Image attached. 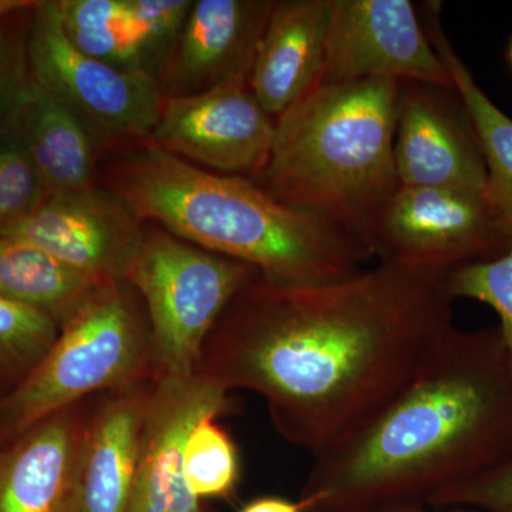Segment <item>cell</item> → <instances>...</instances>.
I'll list each match as a JSON object with an SVG mask.
<instances>
[{
  "instance_id": "cell-26",
  "label": "cell",
  "mask_w": 512,
  "mask_h": 512,
  "mask_svg": "<svg viewBox=\"0 0 512 512\" xmlns=\"http://www.w3.org/2000/svg\"><path fill=\"white\" fill-rule=\"evenodd\" d=\"M29 12L0 23V126L15 113L29 80V20L23 25L22 19Z\"/></svg>"
},
{
  "instance_id": "cell-9",
  "label": "cell",
  "mask_w": 512,
  "mask_h": 512,
  "mask_svg": "<svg viewBox=\"0 0 512 512\" xmlns=\"http://www.w3.org/2000/svg\"><path fill=\"white\" fill-rule=\"evenodd\" d=\"M393 79L454 89L409 0H333L315 86Z\"/></svg>"
},
{
  "instance_id": "cell-12",
  "label": "cell",
  "mask_w": 512,
  "mask_h": 512,
  "mask_svg": "<svg viewBox=\"0 0 512 512\" xmlns=\"http://www.w3.org/2000/svg\"><path fill=\"white\" fill-rule=\"evenodd\" d=\"M229 409V392L198 369L154 380L128 512H200L198 498L185 483V446L198 421Z\"/></svg>"
},
{
  "instance_id": "cell-11",
  "label": "cell",
  "mask_w": 512,
  "mask_h": 512,
  "mask_svg": "<svg viewBox=\"0 0 512 512\" xmlns=\"http://www.w3.org/2000/svg\"><path fill=\"white\" fill-rule=\"evenodd\" d=\"M144 227L119 197L97 184L47 195L32 214L0 232L25 239L97 281L120 282L126 281Z\"/></svg>"
},
{
  "instance_id": "cell-30",
  "label": "cell",
  "mask_w": 512,
  "mask_h": 512,
  "mask_svg": "<svg viewBox=\"0 0 512 512\" xmlns=\"http://www.w3.org/2000/svg\"><path fill=\"white\" fill-rule=\"evenodd\" d=\"M429 507H421V505H407V507H394L387 508V510H380L376 512H433L427 510ZM456 512H463V510H457Z\"/></svg>"
},
{
  "instance_id": "cell-1",
  "label": "cell",
  "mask_w": 512,
  "mask_h": 512,
  "mask_svg": "<svg viewBox=\"0 0 512 512\" xmlns=\"http://www.w3.org/2000/svg\"><path fill=\"white\" fill-rule=\"evenodd\" d=\"M450 275L383 262L323 285L258 275L222 312L197 369L264 397L279 434L316 456L390 402L453 328Z\"/></svg>"
},
{
  "instance_id": "cell-14",
  "label": "cell",
  "mask_w": 512,
  "mask_h": 512,
  "mask_svg": "<svg viewBox=\"0 0 512 512\" xmlns=\"http://www.w3.org/2000/svg\"><path fill=\"white\" fill-rule=\"evenodd\" d=\"M276 0H192L156 80L164 99L248 77Z\"/></svg>"
},
{
  "instance_id": "cell-3",
  "label": "cell",
  "mask_w": 512,
  "mask_h": 512,
  "mask_svg": "<svg viewBox=\"0 0 512 512\" xmlns=\"http://www.w3.org/2000/svg\"><path fill=\"white\" fill-rule=\"evenodd\" d=\"M101 185L143 222L244 262L271 284L309 286L365 271L369 248L332 222L274 200L249 178L214 173L146 140L110 153Z\"/></svg>"
},
{
  "instance_id": "cell-20",
  "label": "cell",
  "mask_w": 512,
  "mask_h": 512,
  "mask_svg": "<svg viewBox=\"0 0 512 512\" xmlns=\"http://www.w3.org/2000/svg\"><path fill=\"white\" fill-rule=\"evenodd\" d=\"M424 29L453 79L466 107L488 173V194L512 239V119L478 86L473 73L454 52L440 22L439 3H424Z\"/></svg>"
},
{
  "instance_id": "cell-27",
  "label": "cell",
  "mask_w": 512,
  "mask_h": 512,
  "mask_svg": "<svg viewBox=\"0 0 512 512\" xmlns=\"http://www.w3.org/2000/svg\"><path fill=\"white\" fill-rule=\"evenodd\" d=\"M429 508L512 512V458L476 480L437 495L430 501Z\"/></svg>"
},
{
  "instance_id": "cell-21",
  "label": "cell",
  "mask_w": 512,
  "mask_h": 512,
  "mask_svg": "<svg viewBox=\"0 0 512 512\" xmlns=\"http://www.w3.org/2000/svg\"><path fill=\"white\" fill-rule=\"evenodd\" d=\"M25 239L0 232V295L49 315L62 328L101 286Z\"/></svg>"
},
{
  "instance_id": "cell-5",
  "label": "cell",
  "mask_w": 512,
  "mask_h": 512,
  "mask_svg": "<svg viewBox=\"0 0 512 512\" xmlns=\"http://www.w3.org/2000/svg\"><path fill=\"white\" fill-rule=\"evenodd\" d=\"M140 295L126 281L101 286L63 323L55 345L0 394V446L84 397L156 379Z\"/></svg>"
},
{
  "instance_id": "cell-19",
  "label": "cell",
  "mask_w": 512,
  "mask_h": 512,
  "mask_svg": "<svg viewBox=\"0 0 512 512\" xmlns=\"http://www.w3.org/2000/svg\"><path fill=\"white\" fill-rule=\"evenodd\" d=\"M16 114L47 195L99 184L103 154L92 133L30 73Z\"/></svg>"
},
{
  "instance_id": "cell-2",
  "label": "cell",
  "mask_w": 512,
  "mask_h": 512,
  "mask_svg": "<svg viewBox=\"0 0 512 512\" xmlns=\"http://www.w3.org/2000/svg\"><path fill=\"white\" fill-rule=\"evenodd\" d=\"M512 458V369L497 328L453 326L390 402L313 456L303 512L421 505Z\"/></svg>"
},
{
  "instance_id": "cell-22",
  "label": "cell",
  "mask_w": 512,
  "mask_h": 512,
  "mask_svg": "<svg viewBox=\"0 0 512 512\" xmlns=\"http://www.w3.org/2000/svg\"><path fill=\"white\" fill-rule=\"evenodd\" d=\"M59 335L55 319L0 295V383L6 390L28 375Z\"/></svg>"
},
{
  "instance_id": "cell-25",
  "label": "cell",
  "mask_w": 512,
  "mask_h": 512,
  "mask_svg": "<svg viewBox=\"0 0 512 512\" xmlns=\"http://www.w3.org/2000/svg\"><path fill=\"white\" fill-rule=\"evenodd\" d=\"M450 291L454 301L473 299L497 313V329L512 369V248L493 261L451 272Z\"/></svg>"
},
{
  "instance_id": "cell-16",
  "label": "cell",
  "mask_w": 512,
  "mask_h": 512,
  "mask_svg": "<svg viewBox=\"0 0 512 512\" xmlns=\"http://www.w3.org/2000/svg\"><path fill=\"white\" fill-rule=\"evenodd\" d=\"M192 0H56L64 33L80 52L156 77Z\"/></svg>"
},
{
  "instance_id": "cell-8",
  "label": "cell",
  "mask_w": 512,
  "mask_h": 512,
  "mask_svg": "<svg viewBox=\"0 0 512 512\" xmlns=\"http://www.w3.org/2000/svg\"><path fill=\"white\" fill-rule=\"evenodd\" d=\"M365 244L383 264L451 274L500 258L512 239L490 194L400 187L370 225Z\"/></svg>"
},
{
  "instance_id": "cell-15",
  "label": "cell",
  "mask_w": 512,
  "mask_h": 512,
  "mask_svg": "<svg viewBox=\"0 0 512 512\" xmlns=\"http://www.w3.org/2000/svg\"><path fill=\"white\" fill-rule=\"evenodd\" d=\"M92 413L74 404L0 446V512H79Z\"/></svg>"
},
{
  "instance_id": "cell-29",
  "label": "cell",
  "mask_w": 512,
  "mask_h": 512,
  "mask_svg": "<svg viewBox=\"0 0 512 512\" xmlns=\"http://www.w3.org/2000/svg\"><path fill=\"white\" fill-rule=\"evenodd\" d=\"M36 5L37 2L32 0H0V23L29 12L35 9Z\"/></svg>"
},
{
  "instance_id": "cell-17",
  "label": "cell",
  "mask_w": 512,
  "mask_h": 512,
  "mask_svg": "<svg viewBox=\"0 0 512 512\" xmlns=\"http://www.w3.org/2000/svg\"><path fill=\"white\" fill-rule=\"evenodd\" d=\"M333 0H276L256 47L249 87L278 119L318 82Z\"/></svg>"
},
{
  "instance_id": "cell-28",
  "label": "cell",
  "mask_w": 512,
  "mask_h": 512,
  "mask_svg": "<svg viewBox=\"0 0 512 512\" xmlns=\"http://www.w3.org/2000/svg\"><path fill=\"white\" fill-rule=\"evenodd\" d=\"M239 512H303L299 503L282 500V498H259L252 501Z\"/></svg>"
},
{
  "instance_id": "cell-7",
  "label": "cell",
  "mask_w": 512,
  "mask_h": 512,
  "mask_svg": "<svg viewBox=\"0 0 512 512\" xmlns=\"http://www.w3.org/2000/svg\"><path fill=\"white\" fill-rule=\"evenodd\" d=\"M28 64L33 79L92 133L101 154L153 136L165 100L156 77L80 52L64 33L55 0L30 12Z\"/></svg>"
},
{
  "instance_id": "cell-4",
  "label": "cell",
  "mask_w": 512,
  "mask_h": 512,
  "mask_svg": "<svg viewBox=\"0 0 512 512\" xmlns=\"http://www.w3.org/2000/svg\"><path fill=\"white\" fill-rule=\"evenodd\" d=\"M399 97L393 79L313 86L275 119L271 156L252 181L286 207L332 222L365 244L400 188Z\"/></svg>"
},
{
  "instance_id": "cell-10",
  "label": "cell",
  "mask_w": 512,
  "mask_h": 512,
  "mask_svg": "<svg viewBox=\"0 0 512 512\" xmlns=\"http://www.w3.org/2000/svg\"><path fill=\"white\" fill-rule=\"evenodd\" d=\"M272 119L256 100L248 77L207 92L165 99L151 141L175 157L214 173L255 180L268 164Z\"/></svg>"
},
{
  "instance_id": "cell-6",
  "label": "cell",
  "mask_w": 512,
  "mask_h": 512,
  "mask_svg": "<svg viewBox=\"0 0 512 512\" xmlns=\"http://www.w3.org/2000/svg\"><path fill=\"white\" fill-rule=\"evenodd\" d=\"M255 268L146 222L126 282L146 306L157 377L195 372L205 340Z\"/></svg>"
},
{
  "instance_id": "cell-31",
  "label": "cell",
  "mask_w": 512,
  "mask_h": 512,
  "mask_svg": "<svg viewBox=\"0 0 512 512\" xmlns=\"http://www.w3.org/2000/svg\"><path fill=\"white\" fill-rule=\"evenodd\" d=\"M507 59H508V63H510L511 70H512V37L510 40V45H508Z\"/></svg>"
},
{
  "instance_id": "cell-24",
  "label": "cell",
  "mask_w": 512,
  "mask_h": 512,
  "mask_svg": "<svg viewBox=\"0 0 512 512\" xmlns=\"http://www.w3.org/2000/svg\"><path fill=\"white\" fill-rule=\"evenodd\" d=\"M16 110L0 126V229L28 217L47 197Z\"/></svg>"
},
{
  "instance_id": "cell-13",
  "label": "cell",
  "mask_w": 512,
  "mask_h": 512,
  "mask_svg": "<svg viewBox=\"0 0 512 512\" xmlns=\"http://www.w3.org/2000/svg\"><path fill=\"white\" fill-rule=\"evenodd\" d=\"M394 163L400 187L488 194L483 151L454 89L400 82Z\"/></svg>"
},
{
  "instance_id": "cell-23",
  "label": "cell",
  "mask_w": 512,
  "mask_h": 512,
  "mask_svg": "<svg viewBox=\"0 0 512 512\" xmlns=\"http://www.w3.org/2000/svg\"><path fill=\"white\" fill-rule=\"evenodd\" d=\"M217 419L208 416L198 421L185 446V483L198 500L228 497L238 483L237 447Z\"/></svg>"
},
{
  "instance_id": "cell-32",
  "label": "cell",
  "mask_w": 512,
  "mask_h": 512,
  "mask_svg": "<svg viewBox=\"0 0 512 512\" xmlns=\"http://www.w3.org/2000/svg\"><path fill=\"white\" fill-rule=\"evenodd\" d=\"M5 386H3L2 383H0V394H2L3 392H5Z\"/></svg>"
},
{
  "instance_id": "cell-18",
  "label": "cell",
  "mask_w": 512,
  "mask_h": 512,
  "mask_svg": "<svg viewBox=\"0 0 512 512\" xmlns=\"http://www.w3.org/2000/svg\"><path fill=\"white\" fill-rule=\"evenodd\" d=\"M156 379L113 390L93 410L84 447L79 512H128L144 414Z\"/></svg>"
}]
</instances>
